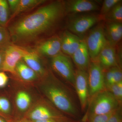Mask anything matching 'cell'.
Masks as SVG:
<instances>
[{
  "label": "cell",
  "instance_id": "cell-1",
  "mask_svg": "<svg viewBox=\"0 0 122 122\" xmlns=\"http://www.w3.org/2000/svg\"><path fill=\"white\" fill-rule=\"evenodd\" d=\"M66 16L64 1H52L14 23L10 35L16 41H31L53 30Z\"/></svg>",
  "mask_w": 122,
  "mask_h": 122
},
{
  "label": "cell",
  "instance_id": "cell-2",
  "mask_svg": "<svg viewBox=\"0 0 122 122\" xmlns=\"http://www.w3.org/2000/svg\"><path fill=\"white\" fill-rule=\"evenodd\" d=\"M44 91L48 99L60 111L74 120L78 117V110L72 94L66 87L49 82Z\"/></svg>",
  "mask_w": 122,
  "mask_h": 122
},
{
  "label": "cell",
  "instance_id": "cell-3",
  "mask_svg": "<svg viewBox=\"0 0 122 122\" xmlns=\"http://www.w3.org/2000/svg\"><path fill=\"white\" fill-rule=\"evenodd\" d=\"M66 16V30L80 38L103 20L99 14L95 12L76 14Z\"/></svg>",
  "mask_w": 122,
  "mask_h": 122
},
{
  "label": "cell",
  "instance_id": "cell-4",
  "mask_svg": "<svg viewBox=\"0 0 122 122\" xmlns=\"http://www.w3.org/2000/svg\"><path fill=\"white\" fill-rule=\"evenodd\" d=\"M89 102V110L84 117L110 113L121 107L113 94L106 89L96 94Z\"/></svg>",
  "mask_w": 122,
  "mask_h": 122
},
{
  "label": "cell",
  "instance_id": "cell-5",
  "mask_svg": "<svg viewBox=\"0 0 122 122\" xmlns=\"http://www.w3.org/2000/svg\"><path fill=\"white\" fill-rule=\"evenodd\" d=\"M104 21H101L89 30L85 39L90 61H96L100 52L106 44L104 33Z\"/></svg>",
  "mask_w": 122,
  "mask_h": 122
},
{
  "label": "cell",
  "instance_id": "cell-6",
  "mask_svg": "<svg viewBox=\"0 0 122 122\" xmlns=\"http://www.w3.org/2000/svg\"><path fill=\"white\" fill-rule=\"evenodd\" d=\"M51 64L55 72L74 87L75 70L70 57L60 53L51 58Z\"/></svg>",
  "mask_w": 122,
  "mask_h": 122
},
{
  "label": "cell",
  "instance_id": "cell-7",
  "mask_svg": "<svg viewBox=\"0 0 122 122\" xmlns=\"http://www.w3.org/2000/svg\"><path fill=\"white\" fill-rule=\"evenodd\" d=\"M88 75L89 102L96 94L106 89L104 70L96 61H90Z\"/></svg>",
  "mask_w": 122,
  "mask_h": 122
},
{
  "label": "cell",
  "instance_id": "cell-8",
  "mask_svg": "<svg viewBox=\"0 0 122 122\" xmlns=\"http://www.w3.org/2000/svg\"><path fill=\"white\" fill-rule=\"evenodd\" d=\"M29 53L28 51L20 46L9 44L4 50L2 71L16 74L15 68L17 64Z\"/></svg>",
  "mask_w": 122,
  "mask_h": 122
},
{
  "label": "cell",
  "instance_id": "cell-9",
  "mask_svg": "<svg viewBox=\"0 0 122 122\" xmlns=\"http://www.w3.org/2000/svg\"><path fill=\"white\" fill-rule=\"evenodd\" d=\"M66 15L100 11L99 2L92 0H68L64 1Z\"/></svg>",
  "mask_w": 122,
  "mask_h": 122
},
{
  "label": "cell",
  "instance_id": "cell-10",
  "mask_svg": "<svg viewBox=\"0 0 122 122\" xmlns=\"http://www.w3.org/2000/svg\"><path fill=\"white\" fill-rule=\"evenodd\" d=\"M74 88L78 96L82 111H85L89 102L87 72L77 69L75 70Z\"/></svg>",
  "mask_w": 122,
  "mask_h": 122
},
{
  "label": "cell",
  "instance_id": "cell-11",
  "mask_svg": "<svg viewBox=\"0 0 122 122\" xmlns=\"http://www.w3.org/2000/svg\"><path fill=\"white\" fill-rule=\"evenodd\" d=\"M103 70L107 69L116 66H119V59L116 47L107 42L105 46L100 52L96 59Z\"/></svg>",
  "mask_w": 122,
  "mask_h": 122
},
{
  "label": "cell",
  "instance_id": "cell-12",
  "mask_svg": "<svg viewBox=\"0 0 122 122\" xmlns=\"http://www.w3.org/2000/svg\"><path fill=\"white\" fill-rule=\"evenodd\" d=\"M71 57L77 70L87 72L91 61L84 38H82L79 46Z\"/></svg>",
  "mask_w": 122,
  "mask_h": 122
},
{
  "label": "cell",
  "instance_id": "cell-13",
  "mask_svg": "<svg viewBox=\"0 0 122 122\" xmlns=\"http://www.w3.org/2000/svg\"><path fill=\"white\" fill-rule=\"evenodd\" d=\"M60 38L61 51L64 54L70 57L78 48L82 39L67 30H64Z\"/></svg>",
  "mask_w": 122,
  "mask_h": 122
},
{
  "label": "cell",
  "instance_id": "cell-14",
  "mask_svg": "<svg viewBox=\"0 0 122 122\" xmlns=\"http://www.w3.org/2000/svg\"><path fill=\"white\" fill-rule=\"evenodd\" d=\"M104 30L107 42L116 47L122 39V23L105 21Z\"/></svg>",
  "mask_w": 122,
  "mask_h": 122
},
{
  "label": "cell",
  "instance_id": "cell-15",
  "mask_svg": "<svg viewBox=\"0 0 122 122\" xmlns=\"http://www.w3.org/2000/svg\"><path fill=\"white\" fill-rule=\"evenodd\" d=\"M38 52L46 57L52 58L61 53V39L58 36L49 38L39 44L37 48Z\"/></svg>",
  "mask_w": 122,
  "mask_h": 122
},
{
  "label": "cell",
  "instance_id": "cell-16",
  "mask_svg": "<svg viewBox=\"0 0 122 122\" xmlns=\"http://www.w3.org/2000/svg\"><path fill=\"white\" fill-rule=\"evenodd\" d=\"M22 60L38 75L44 76L46 74V70L36 53L30 52L28 54L23 57Z\"/></svg>",
  "mask_w": 122,
  "mask_h": 122
},
{
  "label": "cell",
  "instance_id": "cell-17",
  "mask_svg": "<svg viewBox=\"0 0 122 122\" xmlns=\"http://www.w3.org/2000/svg\"><path fill=\"white\" fill-rule=\"evenodd\" d=\"M105 88L122 81V72L121 66H116L104 70Z\"/></svg>",
  "mask_w": 122,
  "mask_h": 122
},
{
  "label": "cell",
  "instance_id": "cell-18",
  "mask_svg": "<svg viewBox=\"0 0 122 122\" xmlns=\"http://www.w3.org/2000/svg\"><path fill=\"white\" fill-rule=\"evenodd\" d=\"M15 71L16 73L24 81H32L37 78V75L24 62L22 59L17 64Z\"/></svg>",
  "mask_w": 122,
  "mask_h": 122
},
{
  "label": "cell",
  "instance_id": "cell-19",
  "mask_svg": "<svg viewBox=\"0 0 122 122\" xmlns=\"http://www.w3.org/2000/svg\"><path fill=\"white\" fill-rule=\"evenodd\" d=\"M105 21L122 23V1L115 5L109 12L104 16Z\"/></svg>",
  "mask_w": 122,
  "mask_h": 122
},
{
  "label": "cell",
  "instance_id": "cell-20",
  "mask_svg": "<svg viewBox=\"0 0 122 122\" xmlns=\"http://www.w3.org/2000/svg\"><path fill=\"white\" fill-rule=\"evenodd\" d=\"M46 1L45 0H20L17 8L13 14L12 18L22 12L33 8Z\"/></svg>",
  "mask_w": 122,
  "mask_h": 122
},
{
  "label": "cell",
  "instance_id": "cell-21",
  "mask_svg": "<svg viewBox=\"0 0 122 122\" xmlns=\"http://www.w3.org/2000/svg\"><path fill=\"white\" fill-rule=\"evenodd\" d=\"M31 101L30 95L25 92H19L17 95L16 105L20 111H24L27 110L30 105Z\"/></svg>",
  "mask_w": 122,
  "mask_h": 122
},
{
  "label": "cell",
  "instance_id": "cell-22",
  "mask_svg": "<svg viewBox=\"0 0 122 122\" xmlns=\"http://www.w3.org/2000/svg\"><path fill=\"white\" fill-rule=\"evenodd\" d=\"M9 7L7 0H0V26L5 27L9 18Z\"/></svg>",
  "mask_w": 122,
  "mask_h": 122
},
{
  "label": "cell",
  "instance_id": "cell-23",
  "mask_svg": "<svg viewBox=\"0 0 122 122\" xmlns=\"http://www.w3.org/2000/svg\"><path fill=\"white\" fill-rule=\"evenodd\" d=\"M113 94L121 106L122 103V81L106 88Z\"/></svg>",
  "mask_w": 122,
  "mask_h": 122
},
{
  "label": "cell",
  "instance_id": "cell-24",
  "mask_svg": "<svg viewBox=\"0 0 122 122\" xmlns=\"http://www.w3.org/2000/svg\"><path fill=\"white\" fill-rule=\"evenodd\" d=\"M121 0H105L102 2V6L100 7L99 14L103 18L106 14L108 13L117 3Z\"/></svg>",
  "mask_w": 122,
  "mask_h": 122
},
{
  "label": "cell",
  "instance_id": "cell-25",
  "mask_svg": "<svg viewBox=\"0 0 122 122\" xmlns=\"http://www.w3.org/2000/svg\"><path fill=\"white\" fill-rule=\"evenodd\" d=\"M10 40V35L8 30L5 27L0 26V51L9 45Z\"/></svg>",
  "mask_w": 122,
  "mask_h": 122
},
{
  "label": "cell",
  "instance_id": "cell-26",
  "mask_svg": "<svg viewBox=\"0 0 122 122\" xmlns=\"http://www.w3.org/2000/svg\"><path fill=\"white\" fill-rule=\"evenodd\" d=\"M11 104L8 99L5 96H0V116L9 114L11 110Z\"/></svg>",
  "mask_w": 122,
  "mask_h": 122
},
{
  "label": "cell",
  "instance_id": "cell-27",
  "mask_svg": "<svg viewBox=\"0 0 122 122\" xmlns=\"http://www.w3.org/2000/svg\"><path fill=\"white\" fill-rule=\"evenodd\" d=\"M114 112L107 114L93 116L84 117L83 121L84 122H107Z\"/></svg>",
  "mask_w": 122,
  "mask_h": 122
},
{
  "label": "cell",
  "instance_id": "cell-28",
  "mask_svg": "<svg viewBox=\"0 0 122 122\" xmlns=\"http://www.w3.org/2000/svg\"><path fill=\"white\" fill-rule=\"evenodd\" d=\"M107 122H122L121 107H119L114 112Z\"/></svg>",
  "mask_w": 122,
  "mask_h": 122
},
{
  "label": "cell",
  "instance_id": "cell-29",
  "mask_svg": "<svg viewBox=\"0 0 122 122\" xmlns=\"http://www.w3.org/2000/svg\"><path fill=\"white\" fill-rule=\"evenodd\" d=\"M8 77L4 72H0V88L5 87L8 83Z\"/></svg>",
  "mask_w": 122,
  "mask_h": 122
},
{
  "label": "cell",
  "instance_id": "cell-30",
  "mask_svg": "<svg viewBox=\"0 0 122 122\" xmlns=\"http://www.w3.org/2000/svg\"><path fill=\"white\" fill-rule=\"evenodd\" d=\"M9 8L10 9L13 14L16 10L20 2V0H7Z\"/></svg>",
  "mask_w": 122,
  "mask_h": 122
},
{
  "label": "cell",
  "instance_id": "cell-31",
  "mask_svg": "<svg viewBox=\"0 0 122 122\" xmlns=\"http://www.w3.org/2000/svg\"><path fill=\"white\" fill-rule=\"evenodd\" d=\"M4 49L0 51V72L2 71V64H3V61H4Z\"/></svg>",
  "mask_w": 122,
  "mask_h": 122
},
{
  "label": "cell",
  "instance_id": "cell-32",
  "mask_svg": "<svg viewBox=\"0 0 122 122\" xmlns=\"http://www.w3.org/2000/svg\"><path fill=\"white\" fill-rule=\"evenodd\" d=\"M61 122L59 120H56V119H43L37 121L31 122Z\"/></svg>",
  "mask_w": 122,
  "mask_h": 122
},
{
  "label": "cell",
  "instance_id": "cell-33",
  "mask_svg": "<svg viewBox=\"0 0 122 122\" xmlns=\"http://www.w3.org/2000/svg\"><path fill=\"white\" fill-rule=\"evenodd\" d=\"M15 122H32L30 120H28L26 119H21L18 121H16Z\"/></svg>",
  "mask_w": 122,
  "mask_h": 122
},
{
  "label": "cell",
  "instance_id": "cell-34",
  "mask_svg": "<svg viewBox=\"0 0 122 122\" xmlns=\"http://www.w3.org/2000/svg\"><path fill=\"white\" fill-rule=\"evenodd\" d=\"M0 122H7L4 118L0 116Z\"/></svg>",
  "mask_w": 122,
  "mask_h": 122
},
{
  "label": "cell",
  "instance_id": "cell-35",
  "mask_svg": "<svg viewBox=\"0 0 122 122\" xmlns=\"http://www.w3.org/2000/svg\"><path fill=\"white\" fill-rule=\"evenodd\" d=\"M77 122V121H76V122Z\"/></svg>",
  "mask_w": 122,
  "mask_h": 122
}]
</instances>
